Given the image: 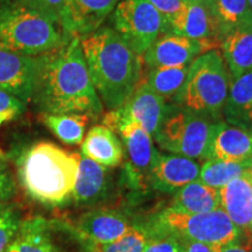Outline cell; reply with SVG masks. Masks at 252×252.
I'll list each match as a JSON object with an SVG mask.
<instances>
[{"label":"cell","mask_w":252,"mask_h":252,"mask_svg":"<svg viewBox=\"0 0 252 252\" xmlns=\"http://www.w3.org/2000/svg\"><path fill=\"white\" fill-rule=\"evenodd\" d=\"M153 7L162 15L165 19L167 32H168V25L185 7V0H149Z\"/></svg>","instance_id":"d6a6232c"},{"label":"cell","mask_w":252,"mask_h":252,"mask_svg":"<svg viewBox=\"0 0 252 252\" xmlns=\"http://www.w3.org/2000/svg\"><path fill=\"white\" fill-rule=\"evenodd\" d=\"M121 0H65L60 25L68 37H82L96 32Z\"/></svg>","instance_id":"4fadbf2b"},{"label":"cell","mask_w":252,"mask_h":252,"mask_svg":"<svg viewBox=\"0 0 252 252\" xmlns=\"http://www.w3.org/2000/svg\"><path fill=\"white\" fill-rule=\"evenodd\" d=\"M166 108L167 100L163 97L154 93L145 83H140L122 106L104 116L103 125L111 128L121 122H134L153 137Z\"/></svg>","instance_id":"9c48e42d"},{"label":"cell","mask_w":252,"mask_h":252,"mask_svg":"<svg viewBox=\"0 0 252 252\" xmlns=\"http://www.w3.org/2000/svg\"><path fill=\"white\" fill-rule=\"evenodd\" d=\"M15 117H17V116H15L14 113H11V112H0V126H1L6 122L12 121V119L15 118ZM0 159L6 160V156H5L4 151L1 150V147H0Z\"/></svg>","instance_id":"74e56055"},{"label":"cell","mask_w":252,"mask_h":252,"mask_svg":"<svg viewBox=\"0 0 252 252\" xmlns=\"http://www.w3.org/2000/svg\"><path fill=\"white\" fill-rule=\"evenodd\" d=\"M223 116L230 125L252 130V71L230 82Z\"/></svg>","instance_id":"44dd1931"},{"label":"cell","mask_w":252,"mask_h":252,"mask_svg":"<svg viewBox=\"0 0 252 252\" xmlns=\"http://www.w3.org/2000/svg\"><path fill=\"white\" fill-rule=\"evenodd\" d=\"M248 2H249V6H250V8L252 11V0H248Z\"/></svg>","instance_id":"60d3db41"},{"label":"cell","mask_w":252,"mask_h":252,"mask_svg":"<svg viewBox=\"0 0 252 252\" xmlns=\"http://www.w3.org/2000/svg\"><path fill=\"white\" fill-rule=\"evenodd\" d=\"M106 181L108 176L105 167L81 154L71 196H74L75 201L80 203L94 201L105 191Z\"/></svg>","instance_id":"603a6c76"},{"label":"cell","mask_w":252,"mask_h":252,"mask_svg":"<svg viewBox=\"0 0 252 252\" xmlns=\"http://www.w3.org/2000/svg\"><path fill=\"white\" fill-rule=\"evenodd\" d=\"M219 252H251L249 250L248 247L239 243V239L236 242H232V243L222 245V247L219 248Z\"/></svg>","instance_id":"8d00e7d4"},{"label":"cell","mask_w":252,"mask_h":252,"mask_svg":"<svg viewBox=\"0 0 252 252\" xmlns=\"http://www.w3.org/2000/svg\"><path fill=\"white\" fill-rule=\"evenodd\" d=\"M149 239L146 229L132 226L124 236L108 244L94 245V252H143Z\"/></svg>","instance_id":"f1b7e54d"},{"label":"cell","mask_w":252,"mask_h":252,"mask_svg":"<svg viewBox=\"0 0 252 252\" xmlns=\"http://www.w3.org/2000/svg\"><path fill=\"white\" fill-rule=\"evenodd\" d=\"M182 244V252H219L216 245L202 243L194 241H180Z\"/></svg>","instance_id":"d590c367"},{"label":"cell","mask_w":252,"mask_h":252,"mask_svg":"<svg viewBox=\"0 0 252 252\" xmlns=\"http://www.w3.org/2000/svg\"><path fill=\"white\" fill-rule=\"evenodd\" d=\"M220 45L214 41H198L176 34H162L145 52L144 63L150 69L161 67H186L197 56Z\"/></svg>","instance_id":"30bf717a"},{"label":"cell","mask_w":252,"mask_h":252,"mask_svg":"<svg viewBox=\"0 0 252 252\" xmlns=\"http://www.w3.org/2000/svg\"><path fill=\"white\" fill-rule=\"evenodd\" d=\"M68 39L60 24L31 6L19 0L0 5V49L39 56Z\"/></svg>","instance_id":"277c9868"},{"label":"cell","mask_w":252,"mask_h":252,"mask_svg":"<svg viewBox=\"0 0 252 252\" xmlns=\"http://www.w3.org/2000/svg\"><path fill=\"white\" fill-rule=\"evenodd\" d=\"M42 113H81L97 117L103 103L88 71L80 37H69L42 55L33 99Z\"/></svg>","instance_id":"6da1fadb"},{"label":"cell","mask_w":252,"mask_h":252,"mask_svg":"<svg viewBox=\"0 0 252 252\" xmlns=\"http://www.w3.org/2000/svg\"><path fill=\"white\" fill-rule=\"evenodd\" d=\"M89 116L81 113H42L41 121L62 143L82 144Z\"/></svg>","instance_id":"484cf974"},{"label":"cell","mask_w":252,"mask_h":252,"mask_svg":"<svg viewBox=\"0 0 252 252\" xmlns=\"http://www.w3.org/2000/svg\"><path fill=\"white\" fill-rule=\"evenodd\" d=\"M220 47L231 80L252 71V21L242 24L220 39Z\"/></svg>","instance_id":"d6986e66"},{"label":"cell","mask_w":252,"mask_h":252,"mask_svg":"<svg viewBox=\"0 0 252 252\" xmlns=\"http://www.w3.org/2000/svg\"><path fill=\"white\" fill-rule=\"evenodd\" d=\"M82 156L104 167H117L123 161V146L115 132L105 125L91 127L82 141Z\"/></svg>","instance_id":"ffe728a7"},{"label":"cell","mask_w":252,"mask_h":252,"mask_svg":"<svg viewBox=\"0 0 252 252\" xmlns=\"http://www.w3.org/2000/svg\"><path fill=\"white\" fill-rule=\"evenodd\" d=\"M15 182L4 159H0V203L13 196Z\"/></svg>","instance_id":"836d02e7"},{"label":"cell","mask_w":252,"mask_h":252,"mask_svg":"<svg viewBox=\"0 0 252 252\" xmlns=\"http://www.w3.org/2000/svg\"><path fill=\"white\" fill-rule=\"evenodd\" d=\"M169 208L185 214L213 212L220 208V190L195 180L175 191Z\"/></svg>","instance_id":"7402d4cb"},{"label":"cell","mask_w":252,"mask_h":252,"mask_svg":"<svg viewBox=\"0 0 252 252\" xmlns=\"http://www.w3.org/2000/svg\"><path fill=\"white\" fill-rule=\"evenodd\" d=\"M60 24L65 0H19ZM61 26V25H60Z\"/></svg>","instance_id":"4dcf8cb0"},{"label":"cell","mask_w":252,"mask_h":252,"mask_svg":"<svg viewBox=\"0 0 252 252\" xmlns=\"http://www.w3.org/2000/svg\"><path fill=\"white\" fill-rule=\"evenodd\" d=\"M167 33L198 41H214L220 45L216 23L204 0L186 1L184 9L168 25Z\"/></svg>","instance_id":"2e32d148"},{"label":"cell","mask_w":252,"mask_h":252,"mask_svg":"<svg viewBox=\"0 0 252 252\" xmlns=\"http://www.w3.org/2000/svg\"><path fill=\"white\" fill-rule=\"evenodd\" d=\"M110 130L117 132L124 143L128 162L127 176L139 185L150 180L151 169L160 152L154 149L152 137L134 122H121Z\"/></svg>","instance_id":"8fae6325"},{"label":"cell","mask_w":252,"mask_h":252,"mask_svg":"<svg viewBox=\"0 0 252 252\" xmlns=\"http://www.w3.org/2000/svg\"><path fill=\"white\" fill-rule=\"evenodd\" d=\"M220 208L242 232L252 231V179L244 173L220 189Z\"/></svg>","instance_id":"ac0fdd59"},{"label":"cell","mask_w":252,"mask_h":252,"mask_svg":"<svg viewBox=\"0 0 252 252\" xmlns=\"http://www.w3.org/2000/svg\"><path fill=\"white\" fill-rule=\"evenodd\" d=\"M152 236H172L179 241H194L222 247L238 241L242 231L222 208L203 214H185L166 208L154 217Z\"/></svg>","instance_id":"52a82bcc"},{"label":"cell","mask_w":252,"mask_h":252,"mask_svg":"<svg viewBox=\"0 0 252 252\" xmlns=\"http://www.w3.org/2000/svg\"><path fill=\"white\" fill-rule=\"evenodd\" d=\"M188 67H161L150 69L144 83L166 100L174 102L187 77Z\"/></svg>","instance_id":"4316f807"},{"label":"cell","mask_w":252,"mask_h":252,"mask_svg":"<svg viewBox=\"0 0 252 252\" xmlns=\"http://www.w3.org/2000/svg\"><path fill=\"white\" fill-rule=\"evenodd\" d=\"M112 24L118 35L140 56L167 33L165 19L149 0H121L112 12Z\"/></svg>","instance_id":"ba28073f"},{"label":"cell","mask_w":252,"mask_h":252,"mask_svg":"<svg viewBox=\"0 0 252 252\" xmlns=\"http://www.w3.org/2000/svg\"><path fill=\"white\" fill-rule=\"evenodd\" d=\"M230 82L222 53L209 50L189 64L184 86L173 103L213 122H220Z\"/></svg>","instance_id":"5b68a950"},{"label":"cell","mask_w":252,"mask_h":252,"mask_svg":"<svg viewBox=\"0 0 252 252\" xmlns=\"http://www.w3.org/2000/svg\"><path fill=\"white\" fill-rule=\"evenodd\" d=\"M248 171V165L237 162H226L219 159H208L201 166L198 180L209 187L220 190V188L243 175Z\"/></svg>","instance_id":"83f0119b"},{"label":"cell","mask_w":252,"mask_h":252,"mask_svg":"<svg viewBox=\"0 0 252 252\" xmlns=\"http://www.w3.org/2000/svg\"><path fill=\"white\" fill-rule=\"evenodd\" d=\"M20 220L12 208L0 204V252H7L18 234Z\"/></svg>","instance_id":"f546056e"},{"label":"cell","mask_w":252,"mask_h":252,"mask_svg":"<svg viewBox=\"0 0 252 252\" xmlns=\"http://www.w3.org/2000/svg\"><path fill=\"white\" fill-rule=\"evenodd\" d=\"M14 244L18 252H54L55 244L49 222L42 217L25 220L19 226Z\"/></svg>","instance_id":"cb8c5ba5"},{"label":"cell","mask_w":252,"mask_h":252,"mask_svg":"<svg viewBox=\"0 0 252 252\" xmlns=\"http://www.w3.org/2000/svg\"><path fill=\"white\" fill-rule=\"evenodd\" d=\"M132 226L123 214L99 209L82 215L76 223V232L91 245H102L121 238Z\"/></svg>","instance_id":"9a60e30c"},{"label":"cell","mask_w":252,"mask_h":252,"mask_svg":"<svg viewBox=\"0 0 252 252\" xmlns=\"http://www.w3.org/2000/svg\"><path fill=\"white\" fill-rule=\"evenodd\" d=\"M248 174L250 175V178L252 179V158H251L250 162L248 163Z\"/></svg>","instance_id":"f35d334b"},{"label":"cell","mask_w":252,"mask_h":252,"mask_svg":"<svg viewBox=\"0 0 252 252\" xmlns=\"http://www.w3.org/2000/svg\"><path fill=\"white\" fill-rule=\"evenodd\" d=\"M80 156L46 141L33 145L19 160L20 184L34 200L61 204L72 195Z\"/></svg>","instance_id":"3957f363"},{"label":"cell","mask_w":252,"mask_h":252,"mask_svg":"<svg viewBox=\"0 0 252 252\" xmlns=\"http://www.w3.org/2000/svg\"><path fill=\"white\" fill-rule=\"evenodd\" d=\"M185 1H191V0H185Z\"/></svg>","instance_id":"b9f144b4"},{"label":"cell","mask_w":252,"mask_h":252,"mask_svg":"<svg viewBox=\"0 0 252 252\" xmlns=\"http://www.w3.org/2000/svg\"><path fill=\"white\" fill-rule=\"evenodd\" d=\"M214 20H215L219 39L239 25L252 21V11L248 0H204Z\"/></svg>","instance_id":"d4e9b609"},{"label":"cell","mask_w":252,"mask_h":252,"mask_svg":"<svg viewBox=\"0 0 252 252\" xmlns=\"http://www.w3.org/2000/svg\"><path fill=\"white\" fill-rule=\"evenodd\" d=\"M25 110V103L18 99L12 94L0 88V112H11L15 116L20 115Z\"/></svg>","instance_id":"e575fe53"},{"label":"cell","mask_w":252,"mask_h":252,"mask_svg":"<svg viewBox=\"0 0 252 252\" xmlns=\"http://www.w3.org/2000/svg\"><path fill=\"white\" fill-rule=\"evenodd\" d=\"M200 171V163L194 159L173 153H159L151 169L149 182L163 193H175L187 184L198 180Z\"/></svg>","instance_id":"5bb4252c"},{"label":"cell","mask_w":252,"mask_h":252,"mask_svg":"<svg viewBox=\"0 0 252 252\" xmlns=\"http://www.w3.org/2000/svg\"><path fill=\"white\" fill-rule=\"evenodd\" d=\"M252 158V130L217 122L210 145V159L248 165Z\"/></svg>","instance_id":"e0dca14e"},{"label":"cell","mask_w":252,"mask_h":252,"mask_svg":"<svg viewBox=\"0 0 252 252\" xmlns=\"http://www.w3.org/2000/svg\"><path fill=\"white\" fill-rule=\"evenodd\" d=\"M81 46L100 100L110 111L118 109L140 84V55L110 27H100L82 37Z\"/></svg>","instance_id":"7a4b0ae2"},{"label":"cell","mask_w":252,"mask_h":252,"mask_svg":"<svg viewBox=\"0 0 252 252\" xmlns=\"http://www.w3.org/2000/svg\"><path fill=\"white\" fill-rule=\"evenodd\" d=\"M7 252H18V249H17V245L14 244V242L13 243L11 244V247L8 248V250H7Z\"/></svg>","instance_id":"ab89813d"},{"label":"cell","mask_w":252,"mask_h":252,"mask_svg":"<svg viewBox=\"0 0 252 252\" xmlns=\"http://www.w3.org/2000/svg\"><path fill=\"white\" fill-rule=\"evenodd\" d=\"M217 122H213L182 108L167 104L154 140L162 150L190 159H210V145Z\"/></svg>","instance_id":"8992f818"},{"label":"cell","mask_w":252,"mask_h":252,"mask_svg":"<svg viewBox=\"0 0 252 252\" xmlns=\"http://www.w3.org/2000/svg\"><path fill=\"white\" fill-rule=\"evenodd\" d=\"M42 55L30 56L0 49V88L23 103L33 99Z\"/></svg>","instance_id":"7c38bea8"},{"label":"cell","mask_w":252,"mask_h":252,"mask_svg":"<svg viewBox=\"0 0 252 252\" xmlns=\"http://www.w3.org/2000/svg\"><path fill=\"white\" fill-rule=\"evenodd\" d=\"M250 235H251V236H252V231H251V232H250Z\"/></svg>","instance_id":"7bdbcfd3"},{"label":"cell","mask_w":252,"mask_h":252,"mask_svg":"<svg viewBox=\"0 0 252 252\" xmlns=\"http://www.w3.org/2000/svg\"><path fill=\"white\" fill-rule=\"evenodd\" d=\"M143 252H182V244L172 236H150Z\"/></svg>","instance_id":"1f68e13d"}]
</instances>
